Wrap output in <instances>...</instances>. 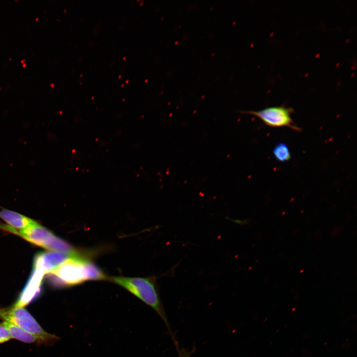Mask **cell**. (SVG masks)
Listing matches in <instances>:
<instances>
[{
	"instance_id": "cell-5",
	"label": "cell",
	"mask_w": 357,
	"mask_h": 357,
	"mask_svg": "<svg viewBox=\"0 0 357 357\" xmlns=\"http://www.w3.org/2000/svg\"><path fill=\"white\" fill-rule=\"evenodd\" d=\"M292 108L284 106H273L258 111H240L241 114L254 116L271 127H287L296 131L301 129L293 123Z\"/></svg>"
},
{
	"instance_id": "cell-6",
	"label": "cell",
	"mask_w": 357,
	"mask_h": 357,
	"mask_svg": "<svg viewBox=\"0 0 357 357\" xmlns=\"http://www.w3.org/2000/svg\"><path fill=\"white\" fill-rule=\"evenodd\" d=\"M45 273L33 268L26 284L21 291L15 306L24 307L33 300L40 293Z\"/></svg>"
},
{
	"instance_id": "cell-2",
	"label": "cell",
	"mask_w": 357,
	"mask_h": 357,
	"mask_svg": "<svg viewBox=\"0 0 357 357\" xmlns=\"http://www.w3.org/2000/svg\"><path fill=\"white\" fill-rule=\"evenodd\" d=\"M0 229L18 236L33 244L50 251L78 255L83 250L74 247L37 223L22 230L15 229L6 225L0 224Z\"/></svg>"
},
{
	"instance_id": "cell-10",
	"label": "cell",
	"mask_w": 357,
	"mask_h": 357,
	"mask_svg": "<svg viewBox=\"0 0 357 357\" xmlns=\"http://www.w3.org/2000/svg\"><path fill=\"white\" fill-rule=\"evenodd\" d=\"M85 268L88 280H105L108 279L103 271L91 260L86 262Z\"/></svg>"
},
{
	"instance_id": "cell-8",
	"label": "cell",
	"mask_w": 357,
	"mask_h": 357,
	"mask_svg": "<svg viewBox=\"0 0 357 357\" xmlns=\"http://www.w3.org/2000/svg\"><path fill=\"white\" fill-rule=\"evenodd\" d=\"M0 218L8 226L18 230L25 229L37 223L23 215L5 208L0 211Z\"/></svg>"
},
{
	"instance_id": "cell-3",
	"label": "cell",
	"mask_w": 357,
	"mask_h": 357,
	"mask_svg": "<svg viewBox=\"0 0 357 357\" xmlns=\"http://www.w3.org/2000/svg\"><path fill=\"white\" fill-rule=\"evenodd\" d=\"M0 319L12 323L35 335L41 342L51 343L59 339V337L45 331L33 316L24 307H0Z\"/></svg>"
},
{
	"instance_id": "cell-7",
	"label": "cell",
	"mask_w": 357,
	"mask_h": 357,
	"mask_svg": "<svg viewBox=\"0 0 357 357\" xmlns=\"http://www.w3.org/2000/svg\"><path fill=\"white\" fill-rule=\"evenodd\" d=\"M75 256L54 251L41 252L35 255L33 268L42 270L45 274H49L66 260Z\"/></svg>"
},
{
	"instance_id": "cell-9",
	"label": "cell",
	"mask_w": 357,
	"mask_h": 357,
	"mask_svg": "<svg viewBox=\"0 0 357 357\" xmlns=\"http://www.w3.org/2000/svg\"><path fill=\"white\" fill-rule=\"evenodd\" d=\"M0 324L7 329L11 338L27 343H41L36 336L12 323L3 321Z\"/></svg>"
},
{
	"instance_id": "cell-1",
	"label": "cell",
	"mask_w": 357,
	"mask_h": 357,
	"mask_svg": "<svg viewBox=\"0 0 357 357\" xmlns=\"http://www.w3.org/2000/svg\"><path fill=\"white\" fill-rule=\"evenodd\" d=\"M108 280L124 288L151 307L163 321L174 345L178 343L171 329L160 296L156 277L114 276L108 277Z\"/></svg>"
},
{
	"instance_id": "cell-4",
	"label": "cell",
	"mask_w": 357,
	"mask_h": 357,
	"mask_svg": "<svg viewBox=\"0 0 357 357\" xmlns=\"http://www.w3.org/2000/svg\"><path fill=\"white\" fill-rule=\"evenodd\" d=\"M88 259L72 257L49 274L50 283L55 287L78 285L87 280L85 263Z\"/></svg>"
},
{
	"instance_id": "cell-11",
	"label": "cell",
	"mask_w": 357,
	"mask_h": 357,
	"mask_svg": "<svg viewBox=\"0 0 357 357\" xmlns=\"http://www.w3.org/2000/svg\"><path fill=\"white\" fill-rule=\"evenodd\" d=\"M273 154L275 158L279 162H285L290 160L291 155L290 150L285 143L280 142L273 148Z\"/></svg>"
},
{
	"instance_id": "cell-13",
	"label": "cell",
	"mask_w": 357,
	"mask_h": 357,
	"mask_svg": "<svg viewBox=\"0 0 357 357\" xmlns=\"http://www.w3.org/2000/svg\"><path fill=\"white\" fill-rule=\"evenodd\" d=\"M178 353V357H191L192 353L195 350V348H193L192 351L184 348H180L179 345L175 347Z\"/></svg>"
},
{
	"instance_id": "cell-12",
	"label": "cell",
	"mask_w": 357,
	"mask_h": 357,
	"mask_svg": "<svg viewBox=\"0 0 357 357\" xmlns=\"http://www.w3.org/2000/svg\"><path fill=\"white\" fill-rule=\"evenodd\" d=\"M11 338L7 329L0 323V344L7 342Z\"/></svg>"
}]
</instances>
